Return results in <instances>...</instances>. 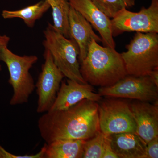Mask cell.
Segmentation results:
<instances>
[{
	"instance_id": "obj_1",
	"label": "cell",
	"mask_w": 158,
	"mask_h": 158,
	"mask_svg": "<svg viewBox=\"0 0 158 158\" xmlns=\"http://www.w3.org/2000/svg\"><path fill=\"white\" fill-rule=\"evenodd\" d=\"M98 104L84 99L67 110L49 111L38 119L42 139L48 144L62 139L87 140L101 131Z\"/></svg>"
},
{
	"instance_id": "obj_2",
	"label": "cell",
	"mask_w": 158,
	"mask_h": 158,
	"mask_svg": "<svg viewBox=\"0 0 158 158\" xmlns=\"http://www.w3.org/2000/svg\"><path fill=\"white\" fill-rule=\"evenodd\" d=\"M80 72L87 83L101 88L112 86L127 75L121 54L94 40L81 63Z\"/></svg>"
},
{
	"instance_id": "obj_3",
	"label": "cell",
	"mask_w": 158,
	"mask_h": 158,
	"mask_svg": "<svg viewBox=\"0 0 158 158\" xmlns=\"http://www.w3.org/2000/svg\"><path fill=\"white\" fill-rule=\"evenodd\" d=\"M43 44L49 51L54 62L64 77L81 84H87L80 72L79 48L75 40L67 38L48 23L44 31Z\"/></svg>"
},
{
	"instance_id": "obj_4",
	"label": "cell",
	"mask_w": 158,
	"mask_h": 158,
	"mask_svg": "<svg viewBox=\"0 0 158 158\" xmlns=\"http://www.w3.org/2000/svg\"><path fill=\"white\" fill-rule=\"evenodd\" d=\"M121 54L127 75L147 76L158 68V33L136 32Z\"/></svg>"
},
{
	"instance_id": "obj_5",
	"label": "cell",
	"mask_w": 158,
	"mask_h": 158,
	"mask_svg": "<svg viewBox=\"0 0 158 158\" xmlns=\"http://www.w3.org/2000/svg\"><path fill=\"white\" fill-rule=\"evenodd\" d=\"M36 56H23L13 53L7 46L0 52V61L6 63L9 73V83L13 90V94L10 101L11 106L27 103L35 88L30 69L37 62Z\"/></svg>"
},
{
	"instance_id": "obj_6",
	"label": "cell",
	"mask_w": 158,
	"mask_h": 158,
	"mask_svg": "<svg viewBox=\"0 0 158 158\" xmlns=\"http://www.w3.org/2000/svg\"><path fill=\"white\" fill-rule=\"evenodd\" d=\"M100 129L106 136L135 133L136 125L130 105L123 101L108 99L98 104Z\"/></svg>"
},
{
	"instance_id": "obj_7",
	"label": "cell",
	"mask_w": 158,
	"mask_h": 158,
	"mask_svg": "<svg viewBox=\"0 0 158 158\" xmlns=\"http://www.w3.org/2000/svg\"><path fill=\"white\" fill-rule=\"evenodd\" d=\"M112 19L113 37L131 31L158 33V0H151L149 7H142L138 12H132L124 8Z\"/></svg>"
},
{
	"instance_id": "obj_8",
	"label": "cell",
	"mask_w": 158,
	"mask_h": 158,
	"mask_svg": "<svg viewBox=\"0 0 158 158\" xmlns=\"http://www.w3.org/2000/svg\"><path fill=\"white\" fill-rule=\"evenodd\" d=\"M98 94L101 97L155 102L158 100V87L148 76L127 75L112 86L100 88Z\"/></svg>"
},
{
	"instance_id": "obj_9",
	"label": "cell",
	"mask_w": 158,
	"mask_h": 158,
	"mask_svg": "<svg viewBox=\"0 0 158 158\" xmlns=\"http://www.w3.org/2000/svg\"><path fill=\"white\" fill-rule=\"evenodd\" d=\"M44 63L41 67L35 88H37L38 101L37 112H48L53 104L64 76L54 62L49 51L45 49L44 54Z\"/></svg>"
},
{
	"instance_id": "obj_10",
	"label": "cell",
	"mask_w": 158,
	"mask_h": 158,
	"mask_svg": "<svg viewBox=\"0 0 158 158\" xmlns=\"http://www.w3.org/2000/svg\"><path fill=\"white\" fill-rule=\"evenodd\" d=\"M71 6L78 11L100 35L105 46L115 48L110 18L91 0H68Z\"/></svg>"
},
{
	"instance_id": "obj_11",
	"label": "cell",
	"mask_w": 158,
	"mask_h": 158,
	"mask_svg": "<svg viewBox=\"0 0 158 158\" xmlns=\"http://www.w3.org/2000/svg\"><path fill=\"white\" fill-rule=\"evenodd\" d=\"M84 99L98 102L101 100V96L94 91L90 84H81L68 79L66 81H62L49 111L67 110Z\"/></svg>"
},
{
	"instance_id": "obj_12",
	"label": "cell",
	"mask_w": 158,
	"mask_h": 158,
	"mask_svg": "<svg viewBox=\"0 0 158 158\" xmlns=\"http://www.w3.org/2000/svg\"><path fill=\"white\" fill-rule=\"evenodd\" d=\"M135 122V133L146 144L158 136V101L152 104L138 102L130 105Z\"/></svg>"
},
{
	"instance_id": "obj_13",
	"label": "cell",
	"mask_w": 158,
	"mask_h": 158,
	"mask_svg": "<svg viewBox=\"0 0 158 158\" xmlns=\"http://www.w3.org/2000/svg\"><path fill=\"white\" fill-rule=\"evenodd\" d=\"M69 23L70 38L75 40L79 47V61L81 63L88 54L91 41L102 42L94 31L91 24L72 6L69 13Z\"/></svg>"
},
{
	"instance_id": "obj_14",
	"label": "cell",
	"mask_w": 158,
	"mask_h": 158,
	"mask_svg": "<svg viewBox=\"0 0 158 158\" xmlns=\"http://www.w3.org/2000/svg\"><path fill=\"white\" fill-rule=\"evenodd\" d=\"M108 136L118 158H144L146 144L135 133H118Z\"/></svg>"
},
{
	"instance_id": "obj_15",
	"label": "cell",
	"mask_w": 158,
	"mask_h": 158,
	"mask_svg": "<svg viewBox=\"0 0 158 158\" xmlns=\"http://www.w3.org/2000/svg\"><path fill=\"white\" fill-rule=\"evenodd\" d=\"M84 140L62 139L46 144L44 158H82Z\"/></svg>"
},
{
	"instance_id": "obj_16",
	"label": "cell",
	"mask_w": 158,
	"mask_h": 158,
	"mask_svg": "<svg viewBox=\"0 0 158 158\" xmlns=\"http://www.w3.org/2000/svg\"><path fill=\"white\" fill-rule=\"evenodd\" d=\"M50 8V6L47 0H42L36 4L20 10H4L2 15L5 19L13 18L22 19L26 25L32 28L34 27L36 21L42 17Z\"/></svg>"
},
{
	"instance_id": "obj_17",
	"label": "cell",
	"mask_w": 158,
	"mask_h": 158,
	"mask_svg": "<svg viewBox=\"0 0 158 158\" xmlns=\"http://www.w3.org/2000/svg\"><path fill=\"white\" fill-rule=\"evenodd\" d=\"M52 9L54 28L67 38H70L69 13L70 6L67 0H47Z\"/></svg>"
},
{
	"instance_id": "obj_18",
	"label": "cell",
	"mask_w": 158,
	"mask_h": 158,
	"mask_svg": "<svg viewBox=\"0 0 158 158\" xmlns=\"http://www.w3.org/2000/svg\"><path fill=\"white\" fill-rule=\"evenodd\" d=\"M106 136L100 132L85 141L83 148V158H102Z\"/></svg>"
},
{
	"instance_id": "obj_19",
	"label": "cell",
	"mask_w": 158,
	"mask_h": 158,
	"mask_svg": "<svg viewBox=\"0 0 158 158\" xmlns=\"http://www.w3.org/2000/svg\"><path fill=\"white\" fill-rule=\"evenodd\" d=\"M105 14L113 18L122 9L132 7L135 0H91Z\"/></svg>"
},
{
	"instance_id": "obj_20",
	"label": "cell",
	"mask_w": 158,
	"mask_h": 158,
	"mask_svg": "<svg viewBox=\"0 0 158 158\" xmlns=\"http://www.w3.org/2000/svg\"><path fill=\"white\" fill-rule=\"evenodd\" d=\"M46 150V144H44L40 151L36 154L16 155L8 152L0 145V158H44Z\"/></svg>"
},
{
	"instance_id": "obj_21",
	"label": "cell",
	"mask_w": 158,
	"mask_h": 158,
	"mask_svg": "<svg viewBox=\"0 0 158 158\" xmlns=\"http://www.w3.org/2000/svg\"><path fill=\"white\" fill-rule=\"evenodd\" d=\"M158 158V136L146 144L144 158Z\"/></svg>"
},
{
	"instance_id": "obj_22",
	"label": "cell",
	"mask_w": 158,
	"mask_h": 158,
	"mask_svg": "<svg viewBox=\"0 0 158 158\" xmlns=\"http://www.w3.org/2000/svg\"><path fill=\"white\" fill-rule=\"evenodd\" d=\"M102 158H118L111 146L109 136H106Z\"/></svg>"
},
{
	"instance_id": "obj_23",
	"label": "cell",
	"mask_w": 158,
	"mask_h": 158,
	"mask_svg": "<svg viewBox=\"0 0 158 158\" xmlns=\"http://www.w3.org/2000/svg\"><path fill=\"white\" fill-rule=\"evenodd\" d=\"M10 37L6 35L1 36L0 35V52L4 47L7 46L10 41ZM2 70V66L0 65V71Z\"/></svg>"
},
{
	"instance_id": "obj_24",
	"label": "cell",
	"mask_w": 158,
	"mask_h": 158,
	"mask_svg": "<svg viewBox=\"0 0 158 158\" xmlns=\"http://www.w3.org/2000/svg\"><path fill=\"white\" fill-rule=\"evenodd\" d=\"M148 76L151 78L154 84L158 87V68L152 71Z\"/></svg>"
}]
</instances>
